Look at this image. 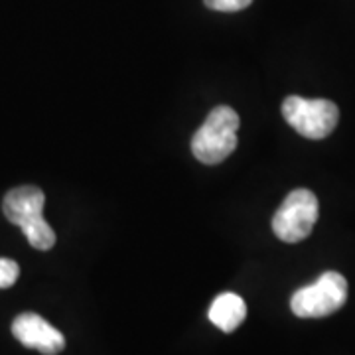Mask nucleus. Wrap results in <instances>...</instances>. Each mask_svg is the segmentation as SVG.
Returning <instances> with one entry per match:
<instances>
[{
  "label": "nucleus",
  "mask_w": 355,
  "mask_h": 355,
  "mask_svg": "<svg viewBox=\"0 0 355 355\" xmlns=\"http://www.w3.org/2000/svg\"><path fill=\"white\" fill-rule=\"evenodd\" d=\"M44 203L46 196L36 186H20L14 188L2 202L4 217L22 229L28 243L38 251H50L55 245V233L44 219Z\"/></svg>",
  "instance_id": "1"
},
{
  "label": "nucleus",
  "mask_w": 355,
  "mask_h": 355,
  "mask_svg": "<svg viewBox=\"0 0 355 355\" xmlns=\"http://www.w3.org/2000/svg\"><path fill=\"white\" fill-rule=\"evenodd\" d=\"M239 114L227 105H219L191 139V153L203 164H219L237 148Z\"/></svg>",
  "instance_id": "2"
},
{
  "label": "nucleus",
  "mask_w": 355,
  "mask_h": 355,
  "mask_svg": "<svg viewBox=\"0 0 355 355\" xmlns=\"http://www.w3.org/2000/svg\"><path fill=\"white\" fill-rule=\"evenodd\" d=\"M282 116L304 139L322 140L330 137L338 127L340 111L328 99H304L291 95L282 101Z\"/></svg>",
  "instance_id": "3"
},
{
  "label": "nucleus",
  "mask_w": 355,
  "mask_h": 355,
  "mask_svg": "<svg viewBox=\"0 0 355 355\" xmlns=\"http://www.w3.org/2000/svg\"><path fill=\"white\" fill-rule=\"evenodd\" d=\"M347 300V280L340 272L328 270L314 284L292 294L291 308L298 318H324L338 312Z\"/></svg>",
  "instance_id": "4"
},
{
  "label": "nucleus",
  "mask_w": 355,
  "mask_h": 355,
  "mask_svg": "<svg viewBox=\"0 0 355 355\" xmlns=\"http://www.w3.org/2000/svg\"><path fill=\"white\" fill-rule=\"evenodd\" d=\"M318 198L310 190H294L286 196L272 217V231L284 243H300L318 221Z\"/></svg>",
  "instance_id": "5"
},
{
  "label": "nucleus",
  "mask_w": 355,
  "mask_h": 355,
  "mask_svg": "<svg viewBox=\"0 0 355 355\" xmlns=\"http://www.w3.org/2000/svg\"><path fill=\"white\" fill-rule=\"evenodd\" d=\"M12 334L24 347L36 349L44 355H58L65 347L64 334L34 312H24L14 318Z\"/></svg>",
  "instance_id": "6"
},
{
  "label": "nucleus",
  "mask_w": 355,
  "mask_h": 355,
  "mask_svg": "<svg viewBox=\"0 0 355 355\" xmlns=\"http://www.w3.org/2000/svg\"><path fill=\"white\" fill-rule=\"evenodd\" d=\"M247 316V306L239 294L233 292H225L219 294L214 304L209 308V320L211 324L217 326L221 331L231 334L235 331L243 324V320Z\"/></svg>",
  "instance_id": "7"
},
{
  "label": "nucleus",
  "mask_w": 355,
  "mask_h": 355,
  "mask_svg": "<svg viewBox=\"0 0 355 355\" xmlns=\"http://www.w3.org/2000/svg\"><path fill=\"white\" fill-rule=\"evenodd\" d=\"M20 277V266L12 259H0V288H10Z\"/></svg>",
  "instance_id": "8"
},
{
  "label": "nucleus",
  "mask_w": 355,
  "mask_h": 355,
  "mask_svg": "<svg viewBox=\"0 0 355 355\" xmlns=\"http://www.w3.org/2000/svg\"><path fill=\"white\" fill-rule=\"evenodd\" d=\"M207 8L217 12H239L245 10L253 0H203Z\"/></svg>",
  "instance_id": "9"
}]
</instances>
